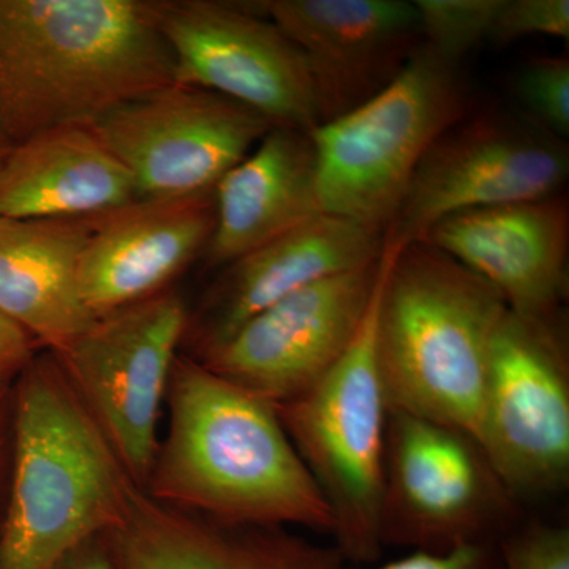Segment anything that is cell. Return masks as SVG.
Here are the masks:
<instances>
[{
	"mask_svg": "<svg viewBox=\"0 0 569 569\" xmlns=\"http://www.w3.org/2000/svg\"><path fill=\"white\" fill-rule=\"evenodd\" d=\"M164 399L170 427L142 488L149 497L219 522L332 535L328 503L276 406L181 351Z\"/></svg>",
	"mask_w": 569,
	"mask_h": 569,
	"instance_id": "1",
	"label": "cell"
},
{
	"mask_svg": "<svg viewBox=\"0 0 569 569\" xmlns=\"http://www.w3.org/2000/svg\"><path fill=\"white\" fill-rule=\"evenodd\" d=\"M176 82L146 0H0V141L92 127L112 108Z\"/></svg>",
	"mask_w": 569,
	"mask_h": 569,
	"instance_id": "2",
	"label": "cell"
},
{
	"mask_svg": "<svg viewBox=\"0 0 569 569\" xmlns=\"http://www.w3.org/2000/svg\"><path fill=\"white\" fill-rule=\"evenodd\" d=\"M9 496L0 522V569H58L123 518L130 479L51 351L11 388Z\"/></svg>",
	"mask_w": 569,
	"mask_h": 569,
	"instance_id": "3",
	"label": "cell"
},
{
	"mask_svg": "<svg viewBox=\"0 0 569 569\" xmlns=\"http://www.w3.org/2000/svg\"><path fill=\"white\" fill-rule=\"evenodd\" d=\"M383 253L377 361L388 407L477 440L490 346L508 306L425 241Z\"/></svg>",
	"mask_w": 569,
	"mask_h": 569,
	"instance_id": "4",
	"label": "cell"
},
{
	"mask_svg": "<svg viewBox=\"0 0 569 569\" xmlns=\"http://www.w3.org/2000/svg\"><path fill=\"white\" fill-rule=\"evenodd\" d=\"M471 110L459 63L421 44L383 91L310 130L321 212L383 234L425 153Z\"/></svg>",
	"mask_w": 569,
	"mask_h": 569,
	"instance_id": "5",
	"label": "cell"
},
{
	"mask_svg": "<svg viewBox=\"0 0 569 569\" xmlns=\"http://www.w3.org/2000/svg\"><path fill=\"white\" fill-rule=\"evenodd\" d=\"M385 253L372 302L342 358L305 395L276 406L277 415L323 493L343 559L380 553L388 400L377 361V312Z\"/></svg>",
	"mask_w": 569,
	"mask_h": 569,
	"instance_id": "6",
	"label": "cell"
},
{
	"mask_svg": "<svg viewBox=\"0 0 569 569\" xmlns=\"http://www.w3.org/2000/svg\"><path fill=\"white\" fill-rule=\"evenodd\" d=\"M567 141L522 112L471 110L433 141L383 233L397 250L455 213L563 193Z\"/></svg>",
	"mask_w": 569,
	"mask_h": 569,
	"instance_id": "7",
	"label": "cell"
},
{
	"mask_svg": "<svg viewBox=\"0 0 569 569\" xmlns=\"http://www.w3.org/2000/svg\"><path fill=\"white\" fill-rule=\"evenodd\" d=\"M477 441L509 492L569 477V370L559 318L507 310L490 346Z\"/></svg>",
	"mask_w": 569,
	"mask_h": 569,
	"instance_id": "8",
	"label": "cell"
},
{
	"mask_svg": "<svg viewBox=\"0 0 569 569\" xmlns=\"http://www.w3.org/2000/svg\"><path fill=\"white\" fill-rule=\"evenodd\" d=\"M189 310L176 291L97 318L56 355L130 479L144 488L159 449L160 408Z\"/></svg>",
	"mask_w": 569,
	"mask_h": 569,
	"instance_id": "9",
	"label": "cell"
},
{
	"mask_svg": "<svg viewBox=\"0 0 569 569\" xmlns=\"http://www.w3.org/2000/svg\"><path fill=\"white\" fill-rule=\"evenodd\" d=\"M272 123L244 104L171 82L112 108L91 127L132 176L138 200L213 192Z\"/></svg>",
	"mask_w": 569,
	"mask_h": 569,
	"instance_id": "10",
	"label": "cell"
},
{
	"mask_svg": "<svg viewBox=\"0 0 569 569\" xmlns=\"http://www.w3.org/2000/svg\"><path fill=\"white\" fill-rule=\"evenodd\" d=\"M176 82L244 104L272 126H320L316 91L298 48L253 7L213 0H151Z\"/></svg>",
	"mask_w": 569,
	"mask_h": 569,
	"instance_id": "11",
	"label": "cell"
},
{
	"mask_svg": "<svg viewBox=\"0 0 569 569\" xmlns=\"http://www.w3.org/2000/svg\"><path fill=\"white\" fill-rule=\"evenodd\" d=\"M511 492L462 430L389 408L381 538L447 550L482 541Z\"/></svg>",
	"mask_w": 569,
	"mask_h": 569,
	"instance_id": "12",
	"label": "cell"
},
{
	"mask_svg": "<svg viewBox=\"0 0 569 569\" xmlns=\"http://www.w3.org/2000/svg\"><path fill=\"white\" fill-rule=\"evenodd\" d=\"M380 271L381 257L287 296L247 321L201 365L272 406L305 395L353 342Z\"/></svg>",
	"mask_w": 569,
	"mask_h": 569,
	"instance_id": "13",
	"label": "cell"
},
{
	"mask_svg": "<svg viewBox=\"0 0 569 569\" xmlns=\"http://www.w3.org/2000/svg\"><path fill=\"white\" fill-rule=\"evenodd\" d=\"M254 6L305 58L320 123L383 91L422 44L418 11L406 0H266Z\"/></svg>",
	"mask_w": 569,
	"mask_h": 569,
	"instance_id": "14",
	"label": "cell"
},
{
	"mask_svg": "<svg viewBox=\"0 0 569 569\" xmlns=\"http://www.w3.org/2000/svg\"><path fill=\"white\" fill-rule=\"evenodd\" d=\"M383 234L340 217L320 213L223 268L187 321L181 347L203 361L258 313L287 296L376 263Z\"/></svg>",
	"mask_w": 569,
	"mask_h": 569,
	"instance_id": "15",
	"label": "cell"
},
{
	"mask_svg": "<svg viewBox=\"0 0 569 569\" xmlns=\"http://www.w3.org/2000/svg\"><path fill=\"white\" fill-rule=\"evenodd\" d=\"M421 241L489 283L511 312L559 318L568 293L569 204L563 193L455 213Z\"/></svg>",
	"mask_w": 569,
	"mask_h": 569,
	"instance_id": "16",
	"label": "cell"
},
{
	"mask_svg": "<svg viewBox=\"0 0 569 569\" xmlns=\"http://www.w3.org/2000/svg\"><path fill=\"white\" fill-rule=\"evenodd\" d=\"M213 224V192L100 213L78 268L82 301L99 318L162 293L204 253Z\"/></svg>",
	"mask_w": 569,
	"mask_h": 569,
	"instance_id": "17",
	"label": "cell"
},
{
	"mask_svg": "<svg viewBox=\"0 0 569 569\" xmlns=\"http://www.w3.org/2000/svg\"><path fill=\"white\" fill-rule=\"evenodd\" d=\"M102 538L114 569H346L339 550L284 527L204 518L130 489L123 518Z\"/></svg>",
	"mask_w": 569,
	"mask_h": 569,
	"instance_id": "18",
	"label": "cell"
},
{
	"mask_svg": "<svg viewBox=\"0 0 569 569\" xmlns=\"http://www.w3.org/2000/svg\"><path fill=\"white\" fill-rule=\"evenodd\" d=\"M216 224L206 263L224 268L320 216L310 132L274 126L213 189Z\"/></svg>",
	"mask_w": 569,
	"mask_h": 569,
	"instance_id": "19",
	"label": "cell"
},
{
	"mask_svg": "<svg viewBox=\"0 0 569 569\" xmlns=\"http://www.w3.org/2000/svg\"><path fill=\"white\" fill-rule=\"evenodd\" d=\"M96 220L0 216V312L41 350L62 353L97 321L78 282Z\"/></svg>",
	"mask_w": 569,
	"mask_h": 569,
	"instance_id": "20",
	"label": "cell"
},
{
	"mask_svg": "<svg viewBox=\"0 0 569 569\" xmlns=\"http://www.w3.org/2000/svg\"><path fill=\"white\" fill-rule=\"evenodd\" d=\"M134 200L132 176L91 127L36 134L0 164V216L10 219L100 216Z\"/></svg>",
	"mask_w": 569,
	"mask_h": 569,
	"instance_id": "21",
	"label": "cell"
},
{
	"mask_svg": "<svg viewBox=\"0 0 569 569\" xmlns=\"http://www.w3.org/2000/svg\"><path fill=\"white\" fill-rule=\"evenodd\" d=\"M422 44L440 58L460 63L482 41H489L501 0H417Z\"/></svg>",
	"mask_w": 569,
	"mask_h": 569,
	"instance_id": "22",
	"label": "cell"
},
{
	"mask_svg": "<svg viewBox=\"0 0 569 569\" xmlns=\"http://www.w3.org/2000/svg\"><path fill=\"white\" fill-rule=\"evenodd\" d=\"M516 99L522 114L546 132L567 141L569 137L568 58H535L516 74Z\"/></svg>",
	"mask_w": 569,
	"mask_h": 569,
	"instance_id": "23",
	"label": "cell"
},
{
	"mask_svg": "<svg viewBox=\"0 0 569 569\" xmlns=\"http://www.w3.org/2000/svg\"><path fill=\"white\" fill-rule=\"evenodd\" d=\"M537 36L568 39V0H501L489 41L500 47Z\"/></svg>",
	"mask_w": 569,
	"mask_h": 569,
	"instance_id": "24",
	"label": "cell"
},
{
	"mask_svg": "<svg viewBox=\"0 0 569 569\" xmlns=\"http://www.w3.org/2000/svg\"><path fill=\"white\" fill-rule=\"evenodd\" d=\"M503 569H569V530L537 526L509 539Z\"/></svg>",
	"mask_w": 569,
	"mask_h": 569,
	"instance_id": "25",
	"label": "cell"
},
{
	"mask_svg": "<svg viewBox=\"0 0 569 569\" xmlns=\"http://www.w3.org/2000/svg\"><path fill=\"white\" fill-rule=\"evenodd\" d=\"M376 569H493V561L486 542L471 541L447 550L417 549Z\"/></svg>",
	"mask_w": 569,
	"mask_h": 569,
	"instance_id": "26",
	"label": "cell"
},
{
	"mask_svg": "<svg viewBox=\"0 0 569 569\" xmlns=\"http://www.w3.org/2000/svg\"><path fill=\"white\" fill-rule=\"evenodd\" d=\"M41 348L24 329L0 312V391L13 388Z\"/></svg>",
	"mask_w": 569,
	"mask_h": 569,
	"instance_id": "27",
	"label": "cell"
},
{
	"mask_svg": "<svg viewBox=\"0 0 569 569\" xmlns=\"http://www.w3.org/2000/svg\"><path fill=\"white\" fill-rule=\"evenodd\" d=\"M11 441H13V400L11 389L0 391V522L9 496Z\"/></svg>",
	"mask_w": 569,
	"mask_h": 569,
	"instance_id": "28",
	"label": "cell"
},
{
	"mask_svg": "<svg viewBox=\"0 0 569 569\" xmlns=\"http://www.w3.org/2000/svg\"><path fill=\"white\" fill-rule=\"evenodd\" d=\"M58 569H114V567L102 538H96L71 552Z\"/></svg>",
	"mask_w": 569,
	"mask_h": 569,
	"instance_id": "29",
	"label": "cell"
},
{
	"mask_svg": "<svg viewBox=\"0 0 569 569\" xmlns=\"http://www.w3.org/2000/svg\"><path fill=\"white\" fill-rule=\"evenodd\" d=\"M10 151L9 146L3 144L2 141H0V164H2L3 159H6L7 152Z\"/></svg>",
	"mask_w": 569,
	"mask_h": 569,
	"instance_id": "30",
	"label": "cell"
}]
</instances>
